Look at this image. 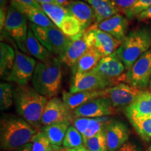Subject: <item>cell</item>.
<instances>
[{
    "instance_id": "cell-26",
    "label": "cell",
    "mask_w": 151,
    "mask_h": 151,
    "mask_svg": "<svg viewBox=\"0 0 151 151\" xmlns=\"http://www.w3.org/2000/svg\"><path fill=\"white\" fill-rule=\"evenodd\" d=\"M91 6L96 15V23L118 14V11L111 0H83Z\"/></svg>"
},
{
    "instance_id": "cell-31",
    "label": "cell",
    "mask_w": 151,
    "mask_h": 151,
    "mask_svg": "<svg viewBox=\"0 0 151 151\" xmlns=\"http://www.w3.org/2000/svg\"><path fill=\"white\" fill-rule=\"evenodd\" d=\"M128 120L143 141L148 142L151 140V118H129Z\"/></svg>"
},
{
    "instance_id": "cell-10",
    "label": "cell",
    "mask_w": 151,
    "mask_h": 151,
    "mask_svg": "<svg viewBox=\"0 0 151 151\" xmlns=\"http://www.w3.org/2000/svg\"><path fill=\"white\" fill-rule=\"evenodd\" d=\"M112 82L104 78L93 70L86 73H75L71 80L69 92L104 90L114 86Z\"/></svg>"
},
{
    "instance_id": "cell-41",
    "label": "cell",
    "mask_w": 151,
    "mask_h": 151,
    "mask_svg": "<svg viewBox=\"0 0 151 151\" xmlns=\"http://www.w3.org/2000/svg\"><path fill=\"white\" fill-rule=\"evenodd\" d=\"M39 4H57L55 0H36Z\"/></svg>"
},
{
    "instance_id": "cell-27",
    "label": "cell",
    "mask_w": 151,
    "mask_h": 151,
    "mask_svg": "<svg viewBox=\"0 0 151 151\" xmlns=\"http://www.w3.org/2000/svg\"><path fill=\"white\" fill-rule=\"evenodd\" d=\"M16 52L12 47L6 43H0V73L1 78L7 80L14 66Z\"/></svg>"
},
{
    "instance_id": "cell-29",
    "label": "cell",
    "mask_w": 151,
    "mask_h": 151,
    "mask_svg": "<svg viewBox=\"0 0 151 151\" xmlns=\"http://www.w3.org/2000/svg\"><path fill=\"white\" fill-rule=\"evenodd\" d=\"M41 6L43 12L60 29L64 19L69 15L65 7L53 4H41Z\"/></svg>"
},
{
    "instance_id": "cell-18",
    "label": "cell",
    "mask_w": 151,
    "mask_h": 151,
    "mask_svg": "<svg viewBox=\"0 0 151 151\" xmlns=\"http://www.w3.org/2000/svg\"><path fill=\"white\" fill-rule=\"evenodd\" d=\"M89 48V45L84 32L78 37L71 39V43L66 48L65 52L58 58L63 65L72 69L81 56Z\"/></svg>"
},
{
    "instance_id": "cell-11",
    "label": "cell",
    "mask_w": 151,
    "mask_h": 151,
    "mask_svg": "<svg viewBox=\"0 0 151 151\" xmlns=\"http://www.w3.org/2000/svg\"><path fill=\"white\" fill-rule=\"evenodd\" d=\"M87 41L90 48H94L102 55L109 56L117 50L121 42L114 37L98 29L94 25L85 31Z\"/></svg>"
},
{
    "instance_id": "cell-12",
    "label": "cell",
    "mask_w": 151,
    "mask_h": 151,
    "mask_svg": "<svg viewBox=\"0 0 151 151\" xmlns=\"http://www.w3.org/2000/svg\"><path fill=\"white\" fill-rule=\"evenodd\" d=\"M73 113L76 118H96L116 114V109L113 106L110 99L103 96L80 106Z\"/></svg>"
},
{
    "instance_id": "cell-17",
    "label": "cell",
    "mask_w": 151,
    "mask_h": 151,
    "mask_svg": "<svg viewBox=\"0 0 151 151\" xmlns=\"http://www.w3.org/2000/svg\"><path fill=\"white\" fill-rule=\"evenodd\" d=\"M65 8L69 15L73 16L81 22L84 31L96 23L95 12L91 6L86 1L73 0Z\"/></svg>"
},
{
    "instance_id": "cell-24",
    "label": "cell",
    "mask_w": 151,
    "mask_h": 151,
    "mask_svg": "<svg viewBox=\"0 0 151 151\" xmlns=\"http://www.w3.org/2000/svg\"><path fill=\"white\" fill-rule=\"evenodd\" d=\"M102 58V55L95 48H90L71 69L73 74L89 72L93 70Z\"/></svg>"
},
{
    "instance_id": "cell-40",
    "label": "cell",
    "mask_w": 151,
    "mask_h": 151,
    "mask_svg": "<svg viewBox=\"0 0 151 151\" xmlns=\"http://www.w3.org/2000/svg\"><path fill=\"white\" fill-rule=\"evenodd\" d=\"M55 1L58 5L62 6L63 7H66L69 3H71V1H73V0H55Z\"/></svg>"
},
{
    "instance_id": "cell-16",
    "label": "cell",
    "mask_w": 151,
    "mask_h": 151,
    "mask_svg": "<svg viewBox=\"0 0 151 151\" xmlns=\"http://www.w3.org/2000/svg\"><path fill=\"white\" fill-rule=\"evenodd\" d=\"M94 25L98 29L109 34L122 43L128 34L129 19L124 15L118 13L111 18L95 23Z\"/></svg>"
},
{
    "instance_id": "cell-39",
    "label": "cell",
    "mask_w": 151,
    "mask_h": 151,
    "mask_svg": "<svg viewBox=\"0 0 151 151\" xmlns=\"http://www.w3.org/2000/svg\"><path fill=\"white\" fill-rule=\"evenodd\" d=\"M137 19L139 21H143V20H151V6L145 11H142L137 17Z\"/></svg>"
},
{
    "instance_id": "cell-1",
    "label": "cell",
    "mask_w": 151,
    "mask_h": 151,
    "mask_svg": "<svg viewBox=\"0 0 151 151\" xmlns=\"http://www.w3.org/2000/svg\"><path fill=\"white\" fill-rule=\"evenodd\" d=\"M48 101V98L27 85H18L14 88V102L17 113L38 130L42 127L41 118Z\"/></svg>"
},
{
    "instance_id": "cell-38",
    "label": "cell",
    "mask_w": 151,
    "mask_h": 151,
    "mask_svg": "<svg viewBox=\"0 0 151 151\" xmlns=\"http://www.w3.org/2000/svg\"><path fill=\"white\" fill-rule=\"evenodd\" d=\"M12 1L24 6H27L41 9V5L36 0H12Z\"/></svg>"
},
{
    "instance_id": "cell-33",
    "label": "cell",
    "mask_w": 151,
    "mask_h": 151,
    "mask_svg": "<svg viewBox=\"0 0 151 151\" xmlns=\"http://www.w3.org/2000/svg\"><path fill=\"white\" fill-rule=\"evenodd\" d=\"M14 102V88L12 85L8 83H1L0 85V109L6 111Z\"/></svg>"
},
{
    "instance_id": "cell-43",
    "label": "cell",
    "mask_w": 151,
    "mask_h": 151,
    "mask_svg": "<svg viewBox=\"0 0 151 151\" xmlns=\"http://www.w3.org/2000/svg\"><path fill=\"white\" fill-rule=\"evenodd\" d=\"M62 148H54V147L52 146V148H50V150L49 151H60Z\"/></svg>"
},
{
    "instance_id": "cell-34",
    "label": "cell",
    "mask_w": 151,
    "mask_h": 151,
    "mask_svg": "<svg viewBox=\"0 0 151 151\" xmlns=\"http://www.w3.org/2000/svg\"><path fill=\"white\" fill-rule=\"evenodd\" d=\"M104 129L85 141L84 146L88 150L90 151H108L106 139Z\"/></svg>"
},
{
    "instance_id": "cell-4",
    "label": "cell",
    "mask_w": 151,
    "mask_h": 151,
    "mask_svg": "<svg viewBox=\"0 0 151 151\" xmlns=\"http://www.w3.org/2000/svg\"><path fill=\"white\" fill-rule=\"evenodd\" d=\"M151 48V28L132 30L117 49L116 53L128 70L140 57Z\"/></svg>"
},
{
    "instance_id": "cell-37",
    "label": "cell",
    "mask_w": 151,
    "mask_h": 151,
    "mask_svg": "<svg viewBox=\"0 0 151 151\" xmlns=\"http://www.w3.org/2000/svg\"><path fill=\"white\" fill-rule=\"evenodd\" d=\"M116 151H140L139 149V147L135 144L134 143L131 142V141H127L124 143V145L118 148Z\"/></svg>"
},
{
    "instance_id": "cell-45",
    "label": "cell",
    "mask_w": 151,
    "mask_h": 151,
    "mask_svg": "<svg viewBox=\"0 0 151 151\" xmlns=\"http://www.w3.org/2000/svg\"><path fill=\"white\" fill-rule=\"evenodd\" d=\"M60 151H67V150H66V149H65V148H62V149H61V150H60Z\"/></svg>"
},
{
    "instance_id": "cell-19",
    "label": "cell",
    "mask_w": 151,
    "mask_h": 151,
    "mask_svg": "<svg viewBox=\"0 0 151 151\" xmlns=\"http://www.w3.org/2000/svg\"><path fill=\"white\" fill-rule=\"evenodd\" d=\"M111 120L109 116L96 118H76L72 122L73 126L82 134L84 143L87 139L94 137L104 129Z\"/></svg>"
},
{
    "instance_id": "cell-2",
    "label": "cell",
    "mask_w": 151,
    "mask_h": 151,
    "mask_svg": "<svg viewBox=\"0 0 151 151\" xmlns=\"http://www.w3.org/2000/svg\"><path fill=\"white\" fill-rule=\"evenodd\" d=\"M38 130L21 117L4 116L0 123L1 149L16 151L30 141Z\"/></svg>"
},
{
    "instance_id": "cell-6",
    "label": "cell",
    "mask_w": 151,
    "mask_h": 151,
    "mask_svg": "<svg viewBox=\"0 0 151 151\" xmlns=\"http://www.w3.org/2000/svg\"><path fill=\"white\" fill-rule=\"evenodd\" d=\"M27 20V17L22 13L10 4L7 11L4 29L7 35L14 39L18 48L26 53H27V51L25 41L29 29Z\"/></svg>"
},
{
    "instance_id": "cell-25",
    "label": "cell",
    "mask_w": 151,
    "mask_h": 151,
    "mask_svg": "<svg viewBox=\"0 0 151 151\" xmlns=\"http://www.w3.org/2000/svg\"><path fill=\"white\" fill-rule=\"evenodd\" d=\"M25 46L27 53L32 55L34 58L45 62L52 58V53L43 46L29 25V29L25 41Z\"/></svg>"
},
{
    "instance_id": "cell-44",
    "label": "cell",
    "mask_w": 151,
    "mask_h": 151,
    "mask_svg": "<svg viewBox=\"0 0 151 151\" xmlns=\"http://www.w3.org/2000/svg\"><path fill=\"white\" fill-rule=\"evenodd\" d=\"M146 151H151V144L150 145V146H149L148 148L146 149Z\"/></svg>"
},
{
    "instance_id": "cell-7",
    "label": "cell",
    "mask_w": 151,
    "mask_h": 151,
    "mask_svg": "<svg viewBox=\"0 0 151 151\" xmlns=\"http://www.w3.org/2000/svg\"><path fill=\"white\" fill-rule=\"evenodd\" d=\"M125 77L127 84L140 90L149 86L151 80V48L127 70Z\"/></svg>"
},
{
    "instance_id": "cell-5",
    "label": "cell",
    "mask_w": 151,
    "mask_h": 151,
    "mask_svg": "<svg viewBox=\"0 0 151 151\" xmlns=\"http://www.w3.org/2000/svg\"><path fill=\"white\" fill-rule=\"evenodd\" d=\"M29 25L41 44L58 57L65 52L71 41V38L66 36L58 27H42L31 22Z\"/></svg>"
},
{
    "instance_id": "cell-32",
    "label": "cell",
    "mask_w": 151,
    "mask_h": 151,
    "mask_svg": "<svg viewBox=\"0 0 151 151\" xmlns=\"http://www.w3.org/2000/svg\"><path fill=\"white\" fill-rule=\"evenodd\" d=\"M82 146H84L82 134L76 129L74 126L70 125L66 133L62 146L65 149H73Z\"/></svg>"
},
{
    "instance_id": "cell-35",
    "label": "cell",
    "mask_w": 151,
    "mask_h": 151,
    "mask_svg": "<svg viewBox=\"0 0 151 151\" xmlns=\"http://www.w3.org/2000/svg\"><path fill=\"white\" fill-rule=\"evenodd\" d=\"M119 13L127 16L139 0H111Z\"/></svg>"
},
{
    "instance_id": "cell-20",
    "label": "cell",
    "mask_w": 151,
    "mask_h": 151,
    "mask_svg": "<svg viewBox=\"0 0 151 151\" xmlns=\"http://www.w3.org/2000/svg\"><path fill=\"white\" fill-rule=\"evenodd\" d=\"M127 118H151V91H145L139 94L137 99L125 109Z\"/></svg>"
},
{
    "instance_id": "cell-8",
    "label": "cell",
    "mask_w": 151,
    "mask_h": 151,
    "mask_svg": "<svg viewBox=\"0 0 151 151\" xmlns=\"http://www.w3.org/2000/svg\"><path fill=\"white\" fill-rule=\"evenodd\" d=\"M93 71L104 78L112 82L115 86L125 82V71L127 69L116 51L110 55L101 58Z\"/></svg>"
},
{
    "instance_id": "cell-46",
    "label": "cell",
    "mask_w": 151,
    "mask_h": 151,
    "mask_svg": "<svg viewBox=\"0 0 151 151\" xmlns=\"http://www.w3.org/2000/svg\"><path fill=\"white\" fill-rule=\"evenodd\" d=\"M149 87H150V88L151 90V80H150V85H149Z\"/></svg>"
},
{
    "instance_id": "cell-3",
    "label": "cell",
    "mask_w": 151,
    "mask_h": 151,
    "mask_svg": "<svg viewBox=\"0 0 151 151\" xmlns=\"http://www.w3.org/2000/svg\"><path fill=\"white\" fill-rule=\"evenodd\" d=\"M62 65L58 57L38 62L32 79L33 88L48 99L56 97L62 86Z\"/></svg>"
},
{
    "instance_id": "cell-23",
    "label": "cell",
    "mask_w": 151,
    "mask_h": 151,
    "mask_svg": "<svg viewBox=\"0 0 151 151\" xmlns=\"http://www.w3.org/2000/svg\"><path fill=\"white\" fill-rule=\"evenodd\" d=\"M70 125L71 122H58L43 126L40 130L44 132L52 147L62 148L66 133Z\"/></svg>"
},
{
    "instance_id": "cell-30",
    "label": "cell",
    "mask_w": 151,
    "mask_h": 151,
    "mask_svg": "<svg viewBox=\"0 0 151 151\" xmlns=\"http://www.w3.org/2000/svg\"><path fill=\"white\" fill-rule=\"evenodd\" d=\"M60 29L68 37L73 39L84 32L82 24L77 19L70 15H68L62 22Z\"/></svg>"
},
{
    "instance_id": "cell-14",
    "label": "cell",
    "mask_w": 151,
    "mask_h": 151,
    "mask_svg": "<svg viewBox=\"0 0 151 151\" xmlns=\"http://www.w3.org/2000/svg\"><path fill=\"white\" fill-rule=\"evenodd\" d=\"M106 91V96L110 99L115 109H125L137 99L143 90L127 83H120L108 88Z\"/></svg>"
},
{
    "instance_id": "cell-13",
    "label": "cell",
    "mask_w": 151,
    "mask_h": 151,
    "mask_svg": "<svg viewBox=\"0 0 151 151\" xmlns=\"http://www.w3.org/2000/svg\"><path fill=\"white\" fill-rule=\"evenodd\" d=\"M73 113L67 107L63 100L54 97L48 100L43 111L41 124L43 126L58 123V122H72L74 120Z\"/></svg>"
},
{
    "instance_id": "cell-21",
    "label": "cell",
    "mask_w": 151,
    "mask_h": 151,
    "mask_svg": "<svg viewBox=\"0 0 151 151\" xmlns=\"http://www.w3.org/2000/svg\"><path fill=\"white\" fill-rule=\"evenodd\" d=\"M106 91L104 90H94V91H84L71 93L63 91L62 100L71 111H73L80 106L84 104L97 97L106 96Z\"/></svg>"
},
{
    "instance_id": "cell-15",
    "label": "cell",
    "mask_w": 151,
    "mask_h": 151,
    "mask_svg": "<svg viewBox=\"0 0 151 151\" xmlns=\"http://www.w3.org/2000/svg\"><path fill=\"white\" fill-rule=\"evenodd\" d=\"M104 134L106 139L108 151H116L127 142L129 129L124 122L112 120L105 126Z\"/></svg>"
},
{
    "instance_id": "cell-42",
    "label": "cell",
    "mask_w": 151,
    "mask_h": 151,
    "mask_svg": "<svg viewBox=\"0 0 151 151\" xmlns=\"http://www.w3.org/2000/svg\"><path fill=\"white\" fill-rule=\"evenodd\" d=\"M73 150H74L75 151H90L88 150V149L85 146H80V147H78V148H73Z\"/></svg>"
},
{
    "instance_id": "cell-22",
    "label": "cell",
    "mask_w": 151,
    "mask_h": 151,
    "mask_svg": "<svg viewBox=\"0 0 151 151\" xmlns=\"http://www.w3.org/2000/svg\"><path fill=\"white\" fill-rule=\"evenodd\" d=\"M11 4L22 13L31 23L42 27H58L47 15L43 12L42 9L27 6L16 3L11 0Z\"/></svg>"
},
{
    "instance_id": "cell-36",
    "label": "cell",
    "mask_w": 151,
    "mask_h": 151,
    "mask_svg": "<svg viewBox=\"0 0 151 151\" xmlns=\"http://www.w3.org/2000/svg\"><path fill=\"white\" fill-rule=\"evenodd\" d=\"M150 6L151 0H139L126 17L128 19H134L137 18L138 15Z\"/></svg>"
},
{
    "instance_id": "cell-28",
    "label": "cell",
    "mask_w": 151,
    "mask_h": 151,
    "mask_svg": "<svg viewBox=\"0 0 151 151\" xmlns=\"http://www.w3.org/2000/svg\"><path fill=\"white\" fill-rule=\"evenodd\" d=\"M51 148V144L44 132L39 130L29 143L16 151H49Z\"/></svg>"
},
{
    "instance_id": "cell-9",
    "label": "cell",
    "mask_w": 151,
    "mask_h": 151,
    "mask_svg": "<svg viewBox=\"0 0 151 151\" xmlns=\"http://www.w3.org/2000/svg\"><path fill=\"white\" fill-rule=\"evenodd\" d=\"M16 58L12 69L6 81L16 83L18 86H27L32 79L37 62L32 57L15 49Z\"/></svg>"
}]
</instances>
